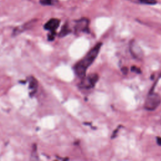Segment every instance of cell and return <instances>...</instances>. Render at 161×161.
<instances>
[{"label":"cell","mask_w":161,"mask_h":161,"mask_svg":"<svg viewBox=\"0 0 161 161\" xmlns=\"http://www.w3.org/2000/svg\"><path fill=\"white\" fill-rule=\"evenodd\" d=\"M101 46V42L96 43V45L93 48H92L89 51V52L74 65V70L75 74L79 78L82 79L84 77L86 76L87 69L93 63V62L97 57Z\"/></svg>","instance_id":"6da1fadb"},{"label":"cell","mask_w":161,"mask_h":161,"mask_svg":"<svg viewBox=\"0 0 161 161\" xmlns=\"http://www.w3.org/2000/svg\"><path fill=\"white\" fill-rule=\"evenodd\" d=\"M160 102V96L158 94L153 92L152 91H151L147 97L144 104V107L147 110L153 111L155 110L159 106Z\"/></svg>","instance_id":"7a4b0ae2"},{"label":"cell","mask_w":161,"mask_h":161,"mask_svg":"<svg viewBox=\"0 0 161 161\" xmlns=\"http://www.w3.org/2000/svg\"><path fill=\"white\" fill-rule=\"evenodd\" d=\"M99 79V75L97 74H91L82 79L79 86L83 89H91L94 87Z\"/></svg>","instance_id":"3957f363"},{"label":"cell","mask_w":161,"mask_h":161,"mask_svg":"<svg viewBox=\"0 0 161 161\" xmlns=\"http://www.w3.org/2000/svg\"><path fill=\"white\" fill-rule=\"evenodd\" d=\"M89 21L87 18H81L76 21L75 25V31L77 33L80 32H88L89 31Z\"/></svg>","instance_id":"277c9868"},{"label":"cell","mask_w":161,"mask_h":161,"mask_svg":"<svg viewBox=\"0 0 161 161\" xmlns=\"http://www.w3.org/2000/svg\"><path fill=\"white\" fill-rule=\"evenodd\" d=\"M130 51L135 58L142 59L143 57V52L139 45L137 44L134 40L130 43Z\"/></svg>","instance_id":"5b68a950"},{"label":"cell","mask_w":161,"mask_h":161,"mask_svg":"<svg viewBox=\"0 0 161 161\" xmlns=\"http://www.w3.org/2000/svg\"><path fill=\"white\" fill-rule=\"evenodd\" d=\"M60 21L57 18H52L49 19L44 25V28L50 31L51 33L55 34V31L59 26Z\"/></svg>","instance_id":"8992f818"},{"label":"cell","mask_w":161,"mask_h":161,"mask_svg":"<svg viewBox=\"0 0 161 161\" xmlns=\"http://www.w3.org/2000/svg\"><path fill=\"white\" fill-rule=\"evenodd\" d=\"M29 88L31 91V94H33L35 92H36L37 87H38V82L33 77H29Z\"/></svg>","instance_id":"52a82bcc"},{"label":"cell","mask_w":161,"mask_h":161,"mask_svg":"<svg viewBox=\"0 0 161 161\" xmlns=\"http://www.w3.org/2000/svg\"><path fill=\"white\" fill-rule=\"evenodd\" d=\"M70 32V30L69 29V26L67 24H65L62 26V29H61V30L59 33V36H61V37L65 36L67 34H69Z\"/></svg>","instance_id":"ba28073f"},{"label":"cell","mask_w":161,"mask_h":161,"mask_svg":"<svg viewBox=\"0 0 161 161\" xmlns=\"http://www.w3.org/2000/svg\"><path fill=\"white\" fill-rule=\"evenodd\" d=\"M139 3L144 4H148V5H153L156 4L157 1V0H136Z\"/></svg>","instance_id":"9c48e42d"},{"label":"cell","mask_w":161,"mask_h":161,"mask_svg":"<svg viewBox=\"0 0 161 161\" xmlns=\"http://www.w3.org/2000/svg\"><path fill=\"white\" fill-rule=\"evenodd\" d=\"M40 3L43 6H50L53 3L52 0H40Z\"/></svg>","instance_id":"30bf717a"},{"label":"cell","mask_w":161,"mask_h":161,"mask_svg":"<svg viewBox=\"0 0 161 161\" xmlns=\"http://www.w3.org/2000/svg\"><path fill=\"white\" fill-rule=\"evenodd\" d=\"M131 70L132 72H136V73H140V72H141L140 69L138 67H136V66H133V67H131Z\"/></svg>","instance_id":"8fae6325"},{"label":"cell","mask_w":161,"mask_h":161,"mask_svg":"<svg viewBox=\"0 0 161 161\" xmlns=\"http://www.w3.org/2000/svg\"><path fill=\"white\" fill-rule=\"evenodd\" d=\"M121 71H122V72H123L124 74H126L127 73V72H128V69H127V67H123V68L121 69Z\"/></svg>","instance_id":"7c38bea8"},{"label":"cell","mask_w":161,"mask_h":161,"mask_svg":"<svg viewBox=\"0 0 161 161\" xmlns=\"http://www.w3.org/2000/svg\"><path fill=\"white\" fill-rule=\"evenodd\" d=\"M157 144L160 146H161V137H157Z\"/></svg>","instance_id":"4fadbf2b"}]
</instances>
